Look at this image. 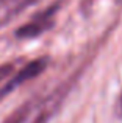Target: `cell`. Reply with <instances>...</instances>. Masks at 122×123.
<instances>
[{"mask_svg":"<svg viewBox=\"0 0 122 123\" xmlns=\"http://www.w3.org/2000/svg\"><path fill=\"white\" fill-rule=\"evenodd\" d=\"M63 2H53L52 5L46 6L44 9L38 11L36 14L31 16V19L27 24L20 25L17 30L14 31V36L17 39H34V37L42 36L46 31H49L50 28L55 25V17L58 14Z\"/></svg>","mask_w":122,"mask_h":123,"instance_id":"obj_1","label":"cell"},{"mask_svg":"<svg viewBox=\"0 0 122 123\" xmlns=\"http://www.w3.org/2000/svg\"><path fill=\"white\" fill-rule=\"evenodd\" d=\"M47 67H49V58L47 56L36 58V59L30 61L28 64H25L20 70H17V73L13 78H9L8 81L0 87V100L5 98L6 95H9L17 87H20L25 81H30V80H34L36 76H39Z\"/></svg>","mask_w":122,"mask_h":123,"instance_id":"obj_2","label":"cell"},{"mask_svg":"<svg viewBox=\"0 0 122 123\" xmlns=\"http://www.w3.org/2000/svg\"><path fill=\"white\" fill-rule=\"evenodd\" d=\"M36 2L38 0H0V27L9 24L16 16Z\"/></svg>","mask_w":122,"mask_h":123,"instance_id":"obj_3","label":"cell"},{"mask_svg":"<svg viewBox=\"0 0 122 123\" xmlns=\"http://www.w3.org/2000/svg\"><path fill=\"white\" fill-rule=\"evenodd\" d=\"M41 101H42V98H41V97L27 100V101L22 103L20 106H17V108H16L14 111H13L2 123H25V122H27V118L30 117L34 111H38V109H39Z\"/></svg>","mask_w":122,"mask_h":123,"instance_id":"obj_4","label":"cell"},{"mask_svg":"<svg viewBox=\"0 0 122 123\" xmlns=\"http://www.w3.org/2000/svg\"><path fill=\"white\" fill-rule=\"evenodd\" d=\"M13 72H14V64L13 62L2 64V66H0V83H2L5 78H8Z\"/></svg>","mask_w":122,"mask_h":123,"instance_id":"obj_5","label":"cell"}]
</instances>
